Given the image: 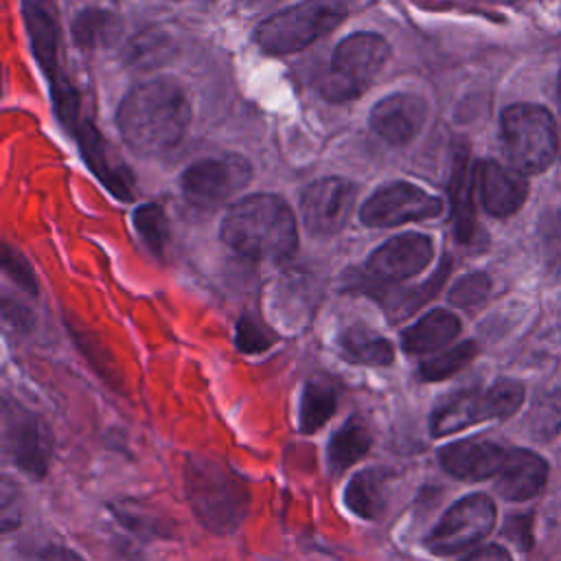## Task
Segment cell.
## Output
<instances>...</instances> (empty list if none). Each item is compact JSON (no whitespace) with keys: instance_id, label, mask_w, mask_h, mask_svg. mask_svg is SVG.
<instances>
[{"instance_id":"obj_1","label":"cell","mask_w":561,"mask_h":561,"mask_svg":"<svg viewBox=\"0 0 561 561\" xmlns=\"http://www.w3.org/2000/svg\"><path fill=\"white\" fill-rule=\"evenodd\" d=\"M188 123L191 103L184 90L167 77L134 85L116 110V127L138 156H158L175 147Z\"/></svg>"},{"instance_id":"obj_2","label":"cell","mask_w":561,"mask_h":561,"mask_svg":"<svg viewBox=\"0 0 561 561\" xmlns=\"http://www.w3.org/2000/svg\"><path fill=\"white\" fill-rule=\"evenodd\" d=\"M221 241L241 256L285 261L298 248V228L291 206L272 193L237 199L219 228Z\"/></svg>"},{"instance_id":"obj_3","label":"cell","mask_w":561,"mask_h":561,"mask_svg":"<svg viewBox=\"0 0 561 561\" xmlns=\"http://www.w3.org/2000/svg\"><path fill=\"white\" fill-rule=\"evenodd\" d=\"M184 491L195 519L215 535L237 533L248 517L250 489L245 480L215 456H186Z\"/></svg>"},{"instance_id":"obj_4","label":"cell","mask_w":561,"mask_h":561,"mask_svg":"<svg viewBox=\"0 0 561 561\" xmlns=\"http://www.w3.org/2000/svg\"><path fill=\"white\" fill-rule=\"evenodd\" d=\"M390 59L386 37L368 31L344 37L333 55L327 75L320 81V94L331 103L359 99L381 75Z\"/></svg>"},{"instance_id":"obj_5","label":"cell","mask_w":561,"mask_h":561,"mask_svg":"<svg viewBox=\"0 0 561 561\" xmlns=\"http://www.w3.org/2000/svg\"><path fill=\"white\" fill-rule=\"evenodd\" d=\"M346 13L344 0H302L265 18L254 39L267 55H289L329 35Z\"/></svg>"},{"instance_id":"obj_6","label":"cell","mask_w":561,"mask_h":561,"mask_svg":"<svg viewBox=\"0 0 561 561\" xmlns=\"http://www.w3.org/2000/svg\"><path fill=\"white\" fill-rule=\"evenodd\" d=\"M500 140L511 167L524 175L546 171L557 156V125L543 105L515 103L500 116Z\"/></svg>"},{"instance_id":"obj_7","label":"cell","mask_w":561,"mask_h":561,"mask_svg":"<svg viewBox=\"0 0 561 561\" xmlns=\"http://www.w3.org/2000/svg\"><path fill=\"white\" fill-rule=\"evenodd\" d=\"M495 504L484 493H471L454 502L436 526L425 535L423 546L436 557H451L480 543L495 526Z\"/></svg>"},{"instance_id":"obj_8","label":"cell","mask_w":561,"mask_h":561,"mask_svg":"<svg viewBox=\"0 0 561 561\" xmlns=\"http://www.w3.org/2000/svg\"><path fill=\"white\" fill-rule=\"evenodd\" d=\"M2 447L9 460L28 478H46L53 458V434L37 412L7 399L2 403Z\"/></svg>"},{"instance_id":"obj_9","label":"cell","mask_w":561,"mask_h":561,"mask_svg":"<svg viewBox=\"0 0 561 561\" xmlns=\"http://www.w3.org/2000/svg\"><path fill=\"white\" fill-rule=\"evenodd\" d=\"M252 180V164L239 153L202 158L182 173L184 197L199 208H217L230 202Z\"/></svg>"},{"instance_id":"obj_10","label":"cell","mask_w":561,"mask_h":561,"mask_svg":"<svg viewBox=\"0 0 561 561\" xmlns=\"http://www.w3.org/2000/svg\"><path fill=\"white\" fill-rule=\"evenodd\" d=\"M443 199L412 182H390L375 188L359 208L368 228H392L408 221L432 219L443 213Z\"/></svg>"},{"instance_id":"obj_11","label":"cell","mask_w":561,"mask_h":561,"mask_svg":"<svg viewBox=\"0 0 561 561\" xmlns=\"http://www.w3.org/2000/svg\"><path fill=\"white\" fill-rule=\"evenodd\" d=\"M357 199V184L346 178H322L300 195V217L309 234L333 237L351 219Z\"/></svg>"},{"instance_id":"obj_12","label":"cell","mask_w":561,"mask_h":561,"mask_svg":"<svg viewBox=\"0 0 561 561\" xmlns=\"http://www.w3.org/2000/svg\"><path fill=\"white\" fill-rule=\"evenodd\" d=\"M434 259V243L427 234L403 232L381 243L368 256V272L381 280H403L423 272Z\"/></svg>"},{"instance_id":"obj_13","label":"cell","mask_w":561,"mask_h":561,"mask_svg":"<svg viewBox=\"0 0 561 561\" xmlns=\"http://www.w3.org/2000/svg\"><path fill=\"white\" fill-rule=\"evenodd\" d=\"M427 118V105L419 94L394 92L370 110V129L388 145L401 147L419 136Z\"/></svg>"},{"instance_id":"obj_14","label":"cell","mask_w":561,"mask_h":561,"mask_svg":"<svg viewBox=\"0 0 561 561\" xmlns=\"http://www.w3.org/2000/svg\"><path fill=\"white\" fill-rule=\"evenodd\" d=\"M504 456V447L480 436L454 440L438 449V462L443 471L462 482H482L495 478Z\"/></svg>"},{"instance_id":"obj_15","label":"cell","mask_w":561,"mask_h":561,"mask_svg":"<svg viewBox=\"0 0 561 561\" xmlns=\"http://www.w3.org/2000/svg\"><path fill=\"white\" fill-rule=\"evenodd\" d=\"M476 186L484 210L493 217H511L528 197V180L522 171L497 160H482L476 167Z\"/></svg>"},{"instance_id":"obj_16","label":"cell","mask_w":561,"mask_h":561,"mask_svg":"<svg viewBox=\"0 0 561 561\" xmlns=\"http://www.w3.org/2000/svg\"><path fill=\"white\" fill-rule=\"evenodd\" d=\"M491 419H497V414L489 390L467 388L436 401L430 414V434L434 438H443Z\"/></svg>"},{"instance_id":"obj_17","label":"cell","mask_w":561,"mask_h":561,"mask_svg":"<svg viewBox=\"0 0 561 561\" xmlns=\"http://www.w3.org/2000/svg\"><path fill=\"white\" fill-rule=\"evenodd\" d=\"M548 480V462L533 449H506L504 462L495 476V491L508 502H526L541 493Z\"/></svg>"},{"instance_id":"obj_18","label":"cell","mask_w":561,"mask_h":561,"mask_svg":"<svg viewBox=\"0 0 561 561\" xmlns=\"http://www.w3.org/2000/svg\"><path fill=\"white\" fill-rule=\"evenodd\" d=\"M72 134L77 138V145H79L88 167L110 188V193L118 199H131L134 178L125 169V164L114 160V156L110 153L107 142L96 131V127L90 121H81Z\"/></svg>"},{"instance_id":"obj_19","label":"cell","mask_w":561,"mask_h":561,"mask_svg":"<svg viewBox=\"0 0 561 561\" xmlns=\"http://www.w3.org/2000/svg\"><path fill=\"white\" fill-rule=\"evenodd\" d=\"M24 20H26V31L31 37L33 53L53 88L66 79L59 68V57H57V50H59L57 24H55L50 11L39 0L24 2Z\"/></svg>"},{"instance_id":"obj_20","label":"cell","mask_w":561,"mask_h":561,"mask_svg":"<svg viewBox=\"0 0 561 561\" xmlns=\"http://www.w3.org/2000/svg\"><path fill=\"white\" fill-rule=\"evenodd\" d=\"M460 333V318L449 309H432L414 324L403 329L401 346L408 355L436 353L456 340Z\"/></svg>"},{"instance_id":"obj_21","label":"cell","mask_w":561,"mask_h":561,"mask_svg":"<svg viewBox=\"0 0 561 561\" xmlns=\"http://www.w3.org/2000/svg\"><path fill=\"white\" fill-rule=\"evenodd\" d=\"M386 482H388V471L381 467H368L357 471L344 489L346 508L362 519H368V522L379 519L388 508Z\"/></svg>"},{"instance_id":"obj_22","label":"cell","mask_w":561,"mask_h":561,"mask_svg":"<svg viewBox=\"0 0 561 561\" xmlns=\"http://www.w3.org/2000/svg\"><path fill=\"white\" fill-rule=\"evenodd\" d=\"M337 383L327 375H313L307 379L298 403V430L302 434H316L337 410Z\"/></svg>"},{"instance_id":"obj_23","label":"cell","mask_w":561,"mask_h":561,"mask_svg":"<svg viewBox=\"0 0 561 561\" xmlns=\"http://www.w3.org/2000/svg\"><path fill=\"white\" fill-rule=\"evenodd\" d=\"M373 447V434L368 432L362 419L351 416L346 423L335 430L327 445V465L331 476H342L355 462H359Z\"/></svg>"},{"instance_id":"obj_24","label":"cell","mask_w":561,"mask_h":561,"mask_svg":"<svg viewBox=\"0 0 561 561\" xmlns=\"http://www.w3.org/2000/svg\"><path fill=\"white\" fill-rule=\"evenodd\" d=\"M337 348L346 362L359 366H390L394 362L392 342L359 324L346 327L337 335Z\"/></svg>"},{"instance_id":"obj_25","label":"cell","mask_w":561,"mask_h":561,"mask_svg":"<svg viewBox=\"0 0 561 561\" xmlns=\"http://www.w3.org/2000/svg\"><path fill=\"white\" fill-rule=\"evenodd\" d=\"M476 173L469 171L467 156L460 153L454 162L451 171V184H449V195H451V213H454V228L456 237L460 241H471L473 239V202H471V188H473Z\"/></svg>"},{"instance_id":"obj_26","label":"cell","mask_w":561,"mask_h":561,"mask_svg":"<svg viewBox=\"0 0 561 561\" xmlns=\"http://www.w3.org/2000/svg\"><path fill=\"white\" fill-rule=\"evenodd\" d=\"M121 31V22L114 13L103 9H85L77 15L72 24V33L79 46L94 48V46H110Z\"/></svg>"},{"instance_id":"obj_27","label":"cell","mask_w":561,"mask_h":561,"mask_svg":"<svg viewBox=\"0 0 561 561\" xmlns=\"http://www.w3.org/2000/svg\"><path fill=\"white\" fill-rule=\"evenodd\" d=\"M478 351H480L478 342L465 340V342L421 362L419 375L423 381H443V379L456 375L458 370H462L478 355Z\"/></svg>"},{"instance_id":"obj_28","label":"cell","mask_w":561,"mask_h":561,"mask_svg":"<svg viewBox=\"0 0 561 561\" xmlns=\"http://www.w3.org/2000/svg\"><path fill=\"white\" fill-rule=\"evenodd\" d=\"M134 226L153 254H162L169 241V224L162 206L142 204L134 210Z\"/></svg>"},{"instance_id":"obj_29","label":"cell","mask_w":561,"mask_h":561,"mask_svg":"<svg viewBox=\"0 0 561 561\" xmlns=\"http://www.w3.org/2000/svg\"><path fill=\"white\" fill-rule=\"evenodd\" d=\"M530 427L543 440L561 432V392H548L537 401L530 412Z\"/></svg>"},{"instance_id":"obj_30","label":"cell","mask_w":561,"mask_h":561,"mask_svg":"<svg viewBox=\"0 0 561 561\" xmlns=\"http://www.w3.org/2000/svg\"><path fill=\"white\" fill-rule=\"evenodd\" d=\"M539 245L548 270L561 267V210H546L539 221Z\"/></svg>"},{"instance_id":"obj_31","label":"cell","mask_w":561,"mask_h":561,"mask_svg":"<svg viewBox=\"0 0 561 561\" xmlns=\"http://www.w3.org/2000/svg\"><path fill=\"white\" fill-rule=\"evenodd\" d=\"M491 289V278L484 272H471L456 280L449 291V302L456 307H473L486 298Z\"/></svg>"},{"instance_id":"obj_32","label":"cell","mask_w":561,"mask_h":561,"mask_svg":"<svg viewBox=\"0 0 561 561\" xmlns=\"http://www.w3.org/2000/svg\"><path fill=\"white\" fill-rule=\"evenodd\" d=\"M234 344H237V348L241 353H250L252 355V353H261V351L270 348L274 344V337L252 316H241V320L237 322Z\"/></svg>"},{"instance_id":"obj_33","label":"cell","mask_w":561,"mask_h":561,"mask_svg":"<svg viewBox=\"0 0 561 561\" xmlns=\"http://www.w3.org/2000/svg\"><path fill=\"white\" fill-rule=\"evenodd\" d=\"M0 508H2L0 511L2 533H11L22 522V495H20V486L11 478H7V476L2 478Z\"/></svg>"},{"instance_id":"obj_34","label":"cell","mask_w":561,"mask_h":561,"mask_svg":"<svg viewBox=\"0 0 561 561\" xmlns=\"http://www.w3.org/2000/svg\"><path fill=\"white\" fill-rule=\"evenodd\" d=\"M2 267H4V272H7L22 289H26L28 294H37L35 274L31 272V267H28V263L22 259V254L15 252V250H11L9 245H4Z\"/></svg>"},{"instance_id":"obj_35","label":"cell","mask_w":561,"mask_h":561,"mask_svg":"<svg viewBox=\"0 0 561 561\" xmlns=\"http://www.w3.org/2000/svg\"><path fill=\"white\" fill-rule=\"evenodd\" d=\"M28 561H83L72 548L61 546V543H44L35 546L28 552Z\"/></svg>"},{"instance_id":"obj_36","label":"cell","mask_w":561,"mask_h":561,"mask_svg":"<svg viewBox=\"0 0 561 561\" xmlns=\"http://www.w3.org/2000/svg\"><path fill=\"white\" fill-rule=\"evenodd\" d=\"M462 561H513V557L504 546L486 543V546H480L473 552H469Z\"/></svg>"},{"instance_id":"obj_37","label":"cell","mask_w":561,"mask_h":561,"mask_svg":"<svg viewBox=\"0 0 561 561\" xmlns=\"http://www.w3.org/2000/svg\"><path fill=\"white\" fill-rule=\"evenodd\" d=\"M559 103H561V75H559Z\"/></svg>"}]
</instances>
